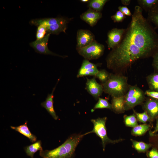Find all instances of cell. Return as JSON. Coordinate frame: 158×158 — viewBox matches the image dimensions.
I'll return each mask as SVG.
<instances>
[{"label":"cell","instance_id":"1","mask_svg":"<svg viewBox=\"0 0 158 158\" xmlns=\"http://www.w3.org/2000/svg\"><path fill=\"white\" fill-rule=\"evenodd\" d=\"M158 50V34L144 17L142 8L136 6L120 43L106 58L107 67L123 75L136 61L152 57Z\"/></svg>","mask_w":158,"mask_h":158},{"label":"cell","instance_id":"2","mask_svg":"<svg viewBox=\"0 0 158 158\" xmlns=\"http://www.w3.org/2000/svg\"><path fill=\"white\" fill-rule=\"evenodd\" d=\"M87 133L73 134L57 148L51 150L40 151V155L42 158H71L77 145Z\"/></svg>","mask_w":158,"mask_h":158},{"label":"cell","instance_id":"3","mask_svg":"<svg viewBox=\"0 0 158 158\" xmlns=\"http://www.w3.org/2000/svg\"><path fill=\"white\" fill-rule=\"evenodd\" d=\"M101 84L103 87V92L112 97L125 96L129 86L127 77L123 75L115 73H110L108 80Z\"/></svg>","mask_w":158,"mask_h":158},{"label":"cell","instance_id":"4","mask_svg":"<svg viewBox=\"0 0 158 158\" xmlns=\"http://www.w3.org/2000/svg\"><path fill=\"white\" fill-rule=\"evenodd\" d=\"M107 119V118L106 117L91 119V121L93 125V129L91 131L87 132L88 134L95 133L101 138L104 151L107 145L110 143L115 144L124 140L123 139L121 138L112 140L108 136L106 126Z\"/></svg>","mask_w":158,"mask_h":158},{"label":"cell","instance_id":"5","mask_svg":"<svg viewBox=\"0 0 158 158\" xmlns=\"http://www.w3.org/2000/svg\"><path fill=\"white\" fill-rule=\"evenodd\" d=\"M145 100V92L136 85H129L128 90L125 95V111L133 109L135 106L142 105Z\"/></svg>","mask_w":158,"mask_h":158},{"label":"cell","instance_id":"6","mask_svg":"<svg viewBox=\"0 0 158 158\" xmlns=\"http://www.w3.org/2000/svg\"><path fill=\"white\" fill-rule=\"evenodd\" d=\"M104 46L95 40L85 47L76 49L80 55L89 61L97 59L101 57L104 53Z\"/></svg>","mask_w":158,"mask_h":158},{"label":"cell","instance_id":"7","mask_svg":"<svg viewBox=\"0 0 158 158\" xmlns=\"http://www.w3.org/2000/svg\"><path fill=\"white\" fill-rule=\"evenodd\" d=\"M50 34H47L42 39L36 40L30 43V46L38 53L46 55H50L62 58H65L66 56H61L56 54L49 49L48 47V42Z\"/></svg>","mask_w":158,"mask_h":158},{"label":"cell","instance_id":"8","mask_svg":"<svg viewBox=\"0 0 158 158\" xmlns=\"http://www.w3.org/2000/svg\"><path fill=\"white\" fill-rule=\"evenodd\" d=\"M125 30L126 29L115 28L109 31L106 43L109 49H113L120 43Z\"/></svg>","mask_w":158,"mask_h":158},{"label":"cell","instance_id":"9","mask_svg":"<svg viewBox=\"0 0 158 158\" xmlns=\"http://www.w3.org/2000/svg\"><path fill=\"white\" fill-rule=\"evenodd\" d=\"M76 39V49L85 47L95 40L94 35L90 31L84 29L78 31Z\"/></svg>","mask_w":158,"mask_h":158},{"label":"cell","instance_id":"10","mask_svg":"<svg viewBox=\"0 0 158 158\" xmlns=\"http://www.w3.org/2000/svg\"><path fill=\"white\" fill-rule=\"evenodd\" d=\"M142 107L151 118L152 122L158 117V100L150 97L146 98Z\"/></svg>","mask_w":158,"mask_h":158},{"label":"cell","instance_id":"11","mask_svg":"<svg viewBox=\"0 0 158 158\" xmlns=\"http://www.w3.org/2000/svg\"><path fill=\"white\" fill-rule=\"evenodd\" d=\"M86 78L85 89L95 99H98L104 92L102 85L97 82L95 77L91 79Z\"/></svg>","mask_w":158,"mask_h":158},{"label":"cell","instance_id":"12","mask_svg":"<svg viewBox=\"0 0 158 158\" xmlns=\"http://www.w3.org/2000/svg\"><path fill=\"white\" fill-rule=\"evenodd\" d=\"M99 71L95 64L90 62L88 60L85 59L82 63L77 77L79 78L87 76H95Z\"/></svg>","mask_w":158,"mask_h":158},{"label":"cell","instance_id":"13","mask_svg":"<svg viewBox=\"0 0 158 158\" xmlns=\"http://www.w3.org/2000/svg\"><path fill=\"white\" fill-rule=\"evenodd\" d=\"M102 16V14L100 12L89 8L80 16V18L90 26L93 27L96 25Z\"/></svg>","mask_w":158,"mask_h":158},{"label":"cell","instance_id":"14","mask_svg":"<svg viewBox=\"0 0 158 158\" xmlns=\"http://www.w3.org/2000/svg\"><path fill=\"white\" fill-rule=\"evenodd\" d=\"M59 80V79L55 86L53 88L51 93L50 94L49 93L45 101L42 102L41 104V106L44 108L49 114L55 120H57L58 119V116L57 115L56 113L53 106L54 92Z\"/></svg>","mask_w":158,"mask_h":158},{"label":"cell","instance_id":"15","mask_svg":"<svg viewBox=\"0 0 158 158\" xmlns=\"http://www.w3.org/2000/svg\"><path fill=\"white\" fill-rule=\"evenodd\" d=\"M68 20L65 18L59 22L46 26L47 34L58 35L62 32L65 33Z\"/></svg>","mask_w":158,"mask_h":158},{"label":"cell","instance_id":"16","mask_svg":"<svg viewBox=\"0 0 158 158\" xmlns=\"http://www.w3.org/2000/svg\"><path fill=\"white\" fill-rule=\"evenodd\" d=\"M65 18L63 17H57L35 19L31 20L29 23L31 25L37 27L41 25L48 26L59 22L63 20Z\"/></svg>","mask_w":158,"mask_h":158},{"label":"cell","instance_id":"17","mask_svg":"<svg viewBox=\"0 0 158 158\" xmlns=\"http://www.w3.org/2000/svg\"><path fill=\"white\" fill-rule=\"evenodd\" d=\"M125 96L118 97H112L111 101V110L117 114L124 113Z\"/></svg>","mask_w":158,"mask_h":158},{"label":"cell","instance_id":"18","mask_svg":"<svg viewBox=\"0 0 158 158\" xmlns=\"http://www.w3.org/2000/svg\"><path fill=\"white\" fill-rule=\"evenodd\" d=\"M11 128L27 137L32 142L36 141L37 137L33 134L29 130L27 126V121L23 125L16 127L11 126Z\"/></svg>","mask_w":158,"mask_h":158},{"label":"cell","instance_id":"19","mask_svg":"<svg viewBox=\"0 0 158 158\" xmlns=\"http://www.w3.org/2000/svg\"><path fill=\"white\" fill-rule=\"evenodd\" d=\"M146 80L149 90L158 92V72H154L148 75Z\"/></svg>","mask_w":158,"mask_h":158},{"label":"cell","instance_id":"20","mask_svg":"<svg viewBox=\"0 0 158 158\" xmlns=\"http://www.w3.org/2000/svg\"><path fill=\"white\" fill-rule=\"evenodd\" d=\"M133 147L139 153H145L148 151L149 149L152 147L151 144L143 142L138 141L131 139Z\"/></svg>","mask_w":158,"mask_h":158},{"label":"cell","instance_id":"21","mask_svg":"<svg viewBox=\"0 0 158 158\" xmlns=\"http://www.w3.org/2000/svg\"><path fill=\"white\" fill-rule=\"evenodd\" d=\"M25 150L27 155L33 158L34 154L38 150H42L41 142L38 140L33 144L25 147Z\"/></svg>","mask_w":158,"mask_h":158},{"label":"cell","instance_id":"22","mask_svg":"<svg viewBox=\"0 0 158 158\" xmlns=\"http://www.w3.org/2000/svg\"><path fill=\"white\" fill-rule=\"evenodd\" d=\"M151 127L150 125L146 123L138 125L133 128L131 131V134L136 136H142L150 130Z\"/></svg>","mask_w":158,"mask_h":158},{"label":"cell","instance_id":"23","mask_svg":"<svg viewBox=\"0 0 158 158\" xmlns=\"http://www.w3.org/2000/svg\"><path fill=\"white\" fill-rule=\"evenodd\" d=\"M137 1L139 6L148 12L158 4V0H138Z\"/></svg>","mask_w":158,"mask_h":158},{"label":"cell","instance_id":"24","mask_svg":"<svg viewBox=\"0 0 158 158\" xmlns=\"http://www.w3.org/2000/svg\"><path fill=\"white\" fill-rule=\"evenodd\" d=\"M108 1L107 0H92L88 2V6L89 8L100 12Z\"/></svg>","mask_w":158,"mask_h":158},{"label":"cell","instance_id":"25","mask_svg":"<svg viewBox=\"0 0 158 158\" xmlns=\"http://www.w3.org/2000/svg\"><path fill=\"white\" fill-rule=\"evenodd\" d=\"M111 109V104H110L107 99L99 98L97 102L95 104L91 112H94L97 109Z\"/></svg>","mask_w":158,"mask_h":158},{"label":"cell","instance_id":"26","mask_svg":"<svg viewBox=\"0 0 158 158\" xmlns=\"http://www.w3.org/2000/svg\"><path fill=\"white\" fill-rule=\"evenodd\" d=\"M123 120L125 125L127 127L133 128L138 125V120L134 112L132 115L129 116L124 115Z\"/></svg>","mask_w":158,"mask_h":158},{"label":"cell","instance_id":"27","mask_svg":"<svg viewBox=\"0 0 158 158\" xmlns=\"http://www.w3.org/2000/svg\"><path fill=\"white\" fill-rule=\"evenodd\" d=\"M136 118L138 121L140 122L146 124L147 122L152 123L150 118L147 113L144 111L142 113H138L134 110Z\"/></svg>","mask_w":158,"mask_h":158},{"label":"cell","instance_id":"28","mask_svg":"<svg viewBox=\"0 0 158 158\" xmlns=\"http://www.w3.org/2000/svg\"><path fill=\"white\" fill-rule=\"evenodd\" d=\"M150 23H152L158 29V11L151 10L148 12L147 19Z\"/></svg>","mask_w":158,"mask_h":158},{"label":"cell","instance_id":"29","mask_svg":"<svg viewBox=\"0 0 158 158\" xmlns=\"http://www.w3.org/2000/svg\"><path fill=\"white\" fill-rule=\"evenodd\" d=\"M110 75L107 71L105 69H102L99 71L95 76L102 83L101 84L105 83L108 79Z\"/></svg>","mask_w":158,"mask_h":158},{"label":"cell","instance_id":"30","mask_svg":"<svg viewBox=\"0 0 158 158\" xmlns=\"http://www.w3.org/2000/svg\"><path fill=\"white\" fill-rule=\"evenodd\" d=\"M47 34L46 26L41 25L37 27L36 33V40L43 38Z\"/></svg>","mask_w":158,"mask_h":158},{"label":"cell","instance_id":"31","mask_svg":"<svg viewBox=\"0 0 158 158\" xmlns=\"http://www.w3.org/2000/svg\"><path fill=\"white\" fill-rule=\"evenodd\" d=\"M126 18V16L119 11L111 16V18L114 23L122 22Z\"/></svg>","mask_w":158,"mask_h":158},{"label":"cell","instance_id":"32","mask_svg":"<svg viewBox=\"0 0 158 158\" xmlns=\"http://www.w3.org/2000/svg\"><path fill=\"white\" fill-rule=\"evenodd\" d=\"M149 141L152 147H154L158 150V133L150 135Z\"/></svg>","mask_w":158,"mask_h":158},{"label":"cell","instance_id":"33","mask_svg":"<svg viewBox=\"0 0 158 158\" xmlns=\"http://www.w3.org/2000/svg\"><path fill=\"white\" fill-rule=\"evenodd\" d=\"M146 155L149 158H158V150L152 147L151 150L146 152Z\"/></svg>","mask_w":158,"mask_h":158},{"label":"cell","instance_id":"34","mask_svg":"<svg viewBox=\"0 0 158 158\" xmlns=\"http://www.w3.org/2000/svg\"><path fill=\"white\" fill-rule=\"evenodd\" d=\"M152 57V66L155 72H158V50L154 54Z\"/></svg>","mask_w":158,"mask_h":158},{"label":"cell","instance_id":"35","mask_svg":"<svg viewBox=\"0 0 158 158\" xmlns=\"http://www.w3.org/2000/svg\"><path fill=\"white\" fill-rule=\"evenodd\" d=\"M145 95L150 97L158 100V92L150 90H146L145 92Z\"/></svg>","mask_w":158,"mask_h":158},{"label":"cell","instance_id":"36","mask_svg":"<svg viewBox=\"0 0 158 158\" xmlns=\"http://www.w3.org/2000/svg\"><path fill=\"white\" fill-rule=\"evenodd\" d=\"M119 11H121L125 16H132L130 10L126 6H119L118 8Z\"/></svg>","mask_w":158,"mask_h":158},{"label":"cell","instance_id":"37","mask_svg":"<svg viewBox=\"0 0 158 158\" xmlns=\"http://www.w3.org/2000/svg\"><path fill=\"white\" fill-rule=\"evenodd\" d=\"M156 120V123L155 126L154 128V130L151 131L150 130L149 132V135H153L157 133L158 132V117Z\"/></svg>","mask_w":158,"mask_h":158},{"label":"cell","instance_id":"38","mask_svg":"<svg viewBox=\"0 0 158 158\" xmlns=\"http://www.w3.org/2000/svg\"><path fill=\"white\" fill-rule=\"evenodd\" d=\"M131 1L130 0H121V2L122 4L125 5V6H127L129 5L130 2Z\"/></svg>","mask_w":158,"mask_h":158},{"label":"cell","instance_id":"39","mask_svg":"<svg viewBox=\"0 0 158 158\" xmlns=\"http://www.w3.org/2000/svg\"><path fill=\"white\" fill-rule=\"evenodd\" d=\"M152 10L158 11V4Z\"/></svg>","mask_w":158,"mask_h":158},{"label":"cell","instance_id":"40","mask_svg":"<svg viewBox=\"0 0 158 158\" xmlns=\"http://www.w3.org/2000/svg\"><path fill=\"white\" fill-rule=\"evenodd\" d=\"M81 2H89V1L88 0H80Z\"/></svg>","mask_w":158,"mask_h":158}]
</instances>
